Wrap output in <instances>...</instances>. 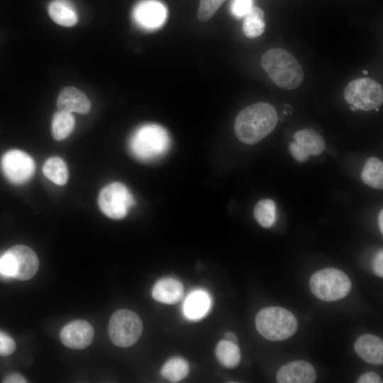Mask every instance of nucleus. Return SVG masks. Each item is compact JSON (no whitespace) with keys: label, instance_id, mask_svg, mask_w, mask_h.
<instances>
[{"label":"nucleus","instance_id":"nucleus-17","mask_svg":"<svg viewBox=\"0 0 383 383\" xmlns=\"http://www.w3.org/2000/svg\"><path fill=\"white\" fill-rule=\"evenodd\" d=\"M184 289L182 283L174 278L158 280L152 287V296L157 301L173 304L182 297Z\"/></svg>","mask_w":383,"mask_h":383},{"label":"nucleus","instance_id":"nucleus-19","mask_svg":"<svg viewBox=\"0 0 383 383\" xmlns=\"http://www.w3.org/2000/svg\"><path fill=\"white\" fill-rule=\"evenodd\" d=\"M294 142L309 155H318L325 150L323 138L316 131L304 128L296 131L294 135Z\"/></svg>","mask_w":383,"mask_h":383},{"label":"nucleus","instance_id":"nucleus-3","mask_svg":"<svg viewBox=\"0 0 383 383\" xmlns=\"http://www.w3.org/2000/svg\"><path fill=\"white\" fill-rule=\"evenodd\" d=\"M261 65L272 82L284 89L298 87L303 79L304 72L296 59L282 48H272L261 57Z\"/></svg>","mask_w":383,"mask_h":383},{"label":"nucleus","instance_id":"nucleus-36","mask_svg":"<svg viewBox=\"0 0 383 383\" xmlns=\"http://www.w3.org/2000/svg\"><path fill=\"white\" fill-rule=\"evenodd\" d=\"M379 228L381 233H383V211L381 210L378 216Z\"/></svg>","mask_w":383,"mask_h":383},{"label":"nucleus","instance_id":"nucleus-1","mask_svg":"<svg viewBox=\"0 0 383 383\" xmlns=\"http://www.w3.org/2000/svg\"><path fill=\"white\" fill-rule=\"evenodd\" d=\"M277 122L274 107L267 102H257L239 112L235 120L234 131L242 143L253 145L272 133Z\"/></svg>","mask_w":383,"mask_h":383},{"label":"nucleus","instance_id":"nucleus-27","mask_svg":"<svg viewBox=\"0 0 383 383\" xmlns=\"http://www.w3.org/2000/svg\"><path fill=\"white\" fill-rule=\"evenodd\" d=\"M226 0H200L197 12L199 21L210 19Z\"/></svg>","mask_w":383,"mask_h":383},{"label":"nucleus","instance_id":"nucleus-21","mask_svg":"<svg viewBox=\"0 0 383 383\" xmlns=\"http://www.w3.org/2000/svg\"><path fill=\"white\" fill-rule=\"evenodd\" d=\"M265 28L263 11L256 6L243 17V32L249 38H255L261 35Z\"/></svg>","mask_w":383,"mask_h":383},{"label":"nucleus","instance_id":"nucleus-2","mask_svg":"<svg viewBox=\"0 0 383 383\" xmlns=\"http://www.w3.org/2000/svg\"><path fill=\"white\" fill-rule=\"evenodd\" d=\"M171 139L167 131L155 123L139 126L131 134L128 150L132 156L143 162L156 161L169 151Z\"/></svg>","mask_w":383,"mask_h":383},{"label":"nucleus","instance_id":"nucleus-35","mask_svg":"<svg viewBox=\"0 0 383 383\" xmlns=\"http://www.w3.org/2000/svg\"><path fill=\"white\" fill-rule=\"evenodd\" d=\"M224 338L226 340L231 341L238 345V338L236 335L231 331L226 333L224 335Z\"/></svg>","mask_w":383,"mask_h":383},{"label":"nucleus","instance_id":"nucleus-29","mask_svg":"<svg viewBox=\"0 0 383 383\" xmlns=\"http://www.w3.org/2000/svg\"><path fill=\"white\" fill-rule=\"evenodd\" d=\"M0 274L4 277L14 278L13 260L7 250L0 255Z\"/></svg>","mask_w":383,"mask_h":383},{"label":"nucleus","instance_id":"nucleus-12","mask_svg":"<svg viewBox=\"0 0 383 383\" xmlns=\"http://www.w3.org/2000/svg\"><path fill=\"white\" fill-rule=\"evenodd\" d=\"M91 325L84 320H74L65 325L60 332V340L66 347L81 350L88 347L94 338Z\"/></svg>","mask_w":383,"mask_h":383},{"label":"nucleus","instance_id":"nucleus-33","mask_svg":"<svg viewBox=\"0 0 383 383\" xmlns=\"http://www.w3.org/2000/svg\"><path fill=\"white\" fill-rule=\"evenodd\" d=\"M358 383H382L381 377L374 372H367L361 375L357 381Z\"/></svg>","mask_w":383,"mask_h":383},{"label":"nucleus","instance_id":"nucleus-30","mask_svg":"<svg viewBox=\"0 0 383 383\" xmlns=\"http://www.w3.org/2000/svg\"><path fill=\"white\" fill-rule=\"evenodd\" d=\"M14 340L7 333L0 331V355L9 356L16 350Z\"/></svg>","mask_w":383,"mask_h":383},{"label":"nucleus","instance_id":"nucleus-7","mask_svg":"<svg viewBox=\"0 0 383 383\" xmlns=\"http://www.w3.org/2000/svg\"><path fill=\"white\" fill-rule=\"evenodd\" d=\"M345 101L357 109L370 111L380 106L383 101V89L375 80L362 77L355 79L344 90Z\"/></svg>","mask_w":383,"mask_h":383},{"label":"nucleus","instance_id":"nucleus-18","mask_svg":"<svg viewBox=\"0 0 383 383\" xmlns=\"http://www.w3.org/2000/svg\"><path fill=\"white\" fill-rule=\"evenodd\" d=\"M48 13L55 23L62 26H73L78 21L77 11L68 0L52 1L48 6Z\"/></svg>","mask_w":383,"mask_h":383},{"label":"nucleus","instance_id":"nucleus-34","mask_svg":"<svg viewBox=\"0 0 383 383\" xmlns=\"http://www.w3.org/2000/svg\"><path fill=\"white\" fill-rule=\"evenodd\" d=\"M4 383H25L26 379L19 374H11L7 375L4 379Z\"/></svg>","mask_w":383,"mask_h":383},{"label":"nucleus","instance_id":"nucleus-16","mask_svg":"<svg viewBox=\"0 0 383 383\" xmlns=\"http://www.w3.org/2000/svg\"><path fill=\"white\" fill-rule=\"evenodd\" d=\"M211 306V299L207 292L195 289L186 297L182 312L184 316L191 321H197L204 317Z\"/></svg>","mask_w":383,"mask_h":383},{"label":"nucleus","instance_id":"nucleus-38","mask_svg":"<svg viewBox=\"0 0 383 383\" xmlns=\"http://www.w3.org/2000/svg\"><path fill=\"white\" fill-rule=\"evenodd\" d=\"M362 73L366 75L368 74V72L366 70H365L362 71Z\"/></svg>","mask_w":383,"mask_h":383},{"label":"nucleus","instance_id":"nucleus-28","mask_svg":"<svg viewBox=\"0 0 383 383\" xmlns=\"http://www.w3.org/2000/svg\"><path fill=\"white\" fill-rule=\"evenodd\" d=\"M254 0H232L231 3V13L237 17H244L253 7Z\"/></svg>","mask_w":383,"mask_h":383},{"label":"nucleus","instance_id":"nucleus-26","mask_svg":"<svg viewBox=\"0 0 383 383\" xmlns=\"http://www.w3.org/2000/svg\"><path fill=\"white\" fill-rule=\"evenodd\" d=\"M254 216L258 223L264 228L272 227L277 219V206L270 199H262L254 209Z\"/></svg>","mask_w":383,"mask_h":383},{"label":"nucleus","instance_id":"nucleus-8","mask_svg":"<svg viewBox=\"0 0 383 383\" xmlns=\"http://www.w3.org/2000/svg\"><path fill=\"white\" fill-rule=\"evenodd\" d=\"M135 203V199L128 189L120 182H113L104 187L100 192L98 199L101 211L113 219L125 217Z\"/></svg>","mask_w":383,"mask_h":383},{"label":"nucleus","instance_id":"nucleus-6","mask_svg":"<svg viewBox=\"0 0 383 383\" xmlns=\"http://www.w3.org/2000/svg\"><path fill=\"white\" fill-rule=\"evenodd\" d=\"M142 331L143 323L140 317L131 310L120 309L109 320V336L116 346H131L139 339Z\"/></svg>","mask_w":383,"mask_h":383},{"label":"nucleus","instance_id":"nucleus-13","mask_svg":"<svg viewBox=\"0 0 383 383\" xmlns=\"http://www.w3.org/2000/svg\"><path fill=\"white\" fill-rule=\"evenodd\" d=\"M316 378L314 367L304 360H296L283 365L276 377L279 383H312Z\"/></svg>","mask_w":383,"mask_h":383},{"label":"nucleus","instance_id":"nucleus-9","mask_svg":"<svg viewBox=\"0 0 383 383\" xmlns=\"http://www.w3.org/2000/svg\"><path fill=\"white\" fill-rule=\"evenodd\" d=\"M1 167L7 179L16 184L26 182L35 172L33 158L19 150H11L5 152L1 157Z\"/></svg>","mask_w":383,"mask_h":383},{"label":"nucleus","instance_id":"nucleus-15","mask_svg":"<svg viewBox=\"0 0 383 383\" xmlns=\"http://www.w3.org/2000/svg\"><path fill=\"white\" fill-rule=\"evenodd\" d=\"M60 111L87 113L91 108V104L87 96L79 89L74 87L63 88L57 101Z\"/></svg>","mask_w":383,"mask_h":383},{"label":"nucleus","instance_id":"nucleus-22","mask_svg":"<svg viewBox=\"0 0 383 383\" xmlns=\"http://www.w3.org/2000/svg\"><path fill=\"white\" fill-rule=\"evenodd\" d=\"M215 354L220 363L227 368L237 367L240 360V352L238 345L226 340L218 343Z\"/></svg>","mask_w":383,"mask_h":383},{"label":"nucleus","instance_id":"nucleus-11","mask_svg":"<svg viewBox=\"0 0 383 383\" xmlns=\"http://www.w3.org/2000/svg\"><path fill=\"white\" fill-rule=\"evenodd\" d=\"M7 251L13 260L15 279L25 281L35 274L38 270L39 261L36 253L30 248L24 245H16Z\"/></svg>","mask_w":383,"mask_h":383},{"label":"nucleus","instance_id":"nucleus-32","mask_svg":"<svg viewBox=\"0 0 383 383\" xmlns=\"http://www.w3.org/2000/svg\"><path fill=\"white\" fill-rule=\"evenodd\" d=\"M372 268L374 272L379 277H383V252L382 250L379 251L377 255L375 256Z\"/></svg>","mask_w":383,"mask_h":383},{"label":"nucleus","instance_id":"nucleus-5","mask_svg":"<svg viewBox=\"0 0 383 383\" xmlns=\"http://www.w3.org/2000/svg\"><path fill=\"white\" fill-rule=\"evenodd\" d=\"M311 292L318 299L333 301L345 297L351 289L349 277L341 270L326 268L315 272L309 282Z\"/></svg>","mask_w":383,"mask_h":383},{"label":"nucleus","instance_id":"nucleus-37","mask_svg":"<svg viewBox=\"0 0 383 383\" xmlns=\"http://www.w3.org/2000/svg\"><path fill=\"white\" fill-rule=\"evenodd\" d=\"M350 109H351L352 111H355L357 110L354 106H352V105L350 106Z\"/></svg>","mask_w":383,"mask_h":383},{"label":"nucleus","instance_id":"nucleus-23","mask_svg":"<svg viewBox=\"0 0 383 383\" xmlns=\"http://www.w3.org/2000/svg\"><path fill=\"white\" fill-rule=\"evenodd\" d=\"M43 172L44 175L58 185L65 184L68 179V170L64 160L58 157H52L45 162Z\"/></svg>","mask_w":383,"mask_h":383},{"label":"nucleus","instance_id":"nucleus-10","mask_svg":"<svg viewBox=\"0 0 383 383\" xmlns=\"http://www.w3.org/2000/svg\"><path fill=\"white\" fill-rule=\"evenodd\" d=\"M167 10L158 0H143L138 2L133 11L136 24L143 29L153 30L160 28L166 21Z\"/></svg>","mask_w":383,"mask_h":383},{"label":"nucleus","instance_id":"nucleus-4","mask_svg":"<svg viewBox=\"0 0 383 383\" xmlns=\"http://www.w3.org/2000/svg\"><path fill=\"white\" fill-rule=\"evenodd\" d=\"M255 326L265 338L282 340L294 335L297 328V321L287 309L271 306L264 308L257 313Z\"/></svg>","mask_w":383,"mask_h":383},{"label":"nucleus","instance_id":"nucleus-25","mask_svg":"<svg viewBox=\"0 0 383 383\" xmlns=\"http://www.w3.org/2000/svg\"><path fill=\"white\" fill-rule=\"evenodd\" d=\"M188 372L189 365L187 362L179 357L168 360L160 371L162 377L171 382L181 381L187 375Z\"/></svg>","mask_w":383,"mask_h":383},{"label":"nucleus","instance_id":"nucleus-31","mask_svg":"<svg viewBox=\"0 0 383 383\" xmlns=\"http://www.w3.org/2000/svg\"><path fill=\"white\" fill-rule=\"evenodd\" d=\"M289 148L293 157L299 162H305L309 157V155L296 142L291 143Z\"/></svg>","mask_w":383,"mask_h":383},{"label":"nucleus","instance_id":"nucleus-14","mask_svg":"<svg viewBox=\"0 0 383 383\" xmlns=\"http://www.w3.org/2000/svg\"><path fill=\"white\" fill-rule=\"evenodd\" d=\"M356 353L365 361L374 365L383 362V342L379 337L372 334H364L354 344Z\"/></svg>","mask_w":383,"mask_h":383},{"label":"nucleus","instance_id":"nucleus-20","mask_svg":"<svg viewBox=\"0 0 383 383\" xmlns=\"http://www.w3.org/2000/svg\"><path fill=\"white\" fill-rule=\"evenodd\" d=\"M362 180L367 185L377 189L383 188V163L377 157L367 160L361 173Z\"/></svg>","mask_w":383,"mask_h":383},{"label":"nucleus","instance_id":"nucleus-24","mask_svg":"<svg viewBox=\"0 0 383 383\" xmlns=\"http://www.w3.org/2000/svg\"><path fill=\"white\" fill-rule=\"evenodd\" d=\"M75 123L74 116L71 113L60 111L52 119V135L57 140L66 138L72 131Z\"/></svg>","mask_w":383,"mask_h":383}]
</instances>
